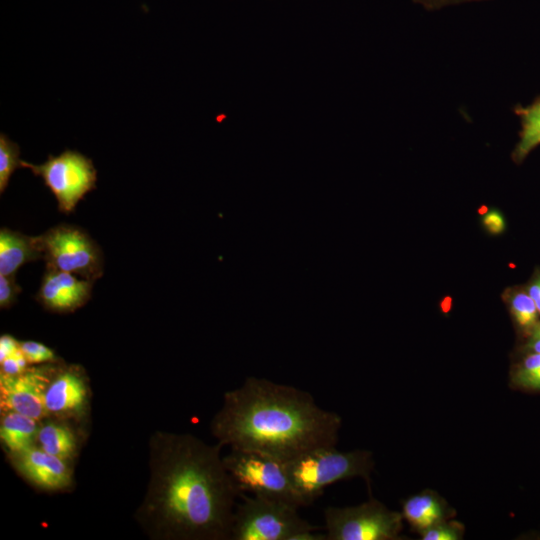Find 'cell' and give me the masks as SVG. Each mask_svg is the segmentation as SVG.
Returning a JSON list of instances; mask_svg holds the SVG:
<instances>
[{"instance_id": "cell-4", "label": "cell", "mask_w": 540, "mask_h": 540, "mask_svg": "<svg viewBox=\"0 0 540 540\" xmlns=\"http://www.w3.org/2000/svg\"><path fill=\"white\" fill-rule=\"evenodd\" d=\"M230 540H327L287 502L240 493Z\"/></svg>"}, {"instance_id": "cell-3", "label": "cell", "mask_w": 540, "mask_h": 540, "mask_svg": "<svg viewBox=\"0 0 540 540\" xmlns=\"http://www.w3.org/2000/svg\"><path fill=\"white\" fill-rule=\"evenodd\" d=\"M286 471L303 506L312 504L325 489L336 482L363 478L371 495L373 454L368 450L338 451L335 446L321 447L285 463Z\"/></svg>"}, {"instance_id": "cell-11", "label": "cell", "mask_w": 540, "mask_h": 540, "mask_svg": "<svg viewBox=\"0 0 540 540\" xmlns=\"http://www.w3.org/2000/svg\"><path fill=\"white\" fill-rule=\"evenodd\" d=\"M14 456L19 472L38 487L46 490H60L71 483V470L66 459L33 446Z\"/></svg>"}, {"instance_id": "cell-13", "label": "cell", "mask_w": 540, "mask_h": 540, "mask_svg": "<svg viewBox=\"0 0 540 540\" xmlns=\"http://www.w3.org/2000/svg\"><path fill=\"white\" fill-rule=\"evenodd\" d=\"M401 514L411 530L419 534L439 522L452 519L456 511L438 493L426 489L405 499Z\"/></svg>"}, {"instance_id": "cell-18", "label": "cell", "mask_w": 540, "mask_h": 540, "mask_svg": "<svg viewBox=\"0 0 540 540\" xmlns=\"http://www.w3.org/2000/svg\"><path fill=\"white\" fill-rule=\"evenodd\" d=\"M37 441L40 448L54 456L67 459L76 447L73 432L64 424L49 422L38 429Z\"/></svg>"}, {"instance_id": "cell-12", "label": "cell", "mask_w": 540, "mask_h": 540, "mask_svg": "<svg viewBox=\"0 0 540 540\" xmlns=\"http://www.w3.org/2000/svg\"><path fill=\"white\" fill-rule=\"evenodd\" d=\"M87 399V388L83 376L76 368L60 371L50 380L44 394L48 413L77 412Z\"/></svg>"}, {"instance_id": "cell-7", "label": "cell", "mask_w": 540, "mask_h": 540, "mask_svg": "<svg viewBox=\"0 0 540 540\" xmlns=\"http://www.w3.org/2000/svg\"><path fill=\"white\" fill-rule=\"evenodd\" d=\"M223 462L240 493L248 492L303 507L285 463L261 453L239 449H231L223 457Z\"/></svg>"}, {"instance_id": "cell-28", "label": "cell", "mask_w": 540, "mask_h": 540, "mask_svg": "<svg viewBox=\"0 0 540 540\" xmlns=\"http://www.w3.org/2000/svg\"><path fill=\"white\" fill-rule=\"evenodd\" d=\"M525 338L523 352L540 353V321Z\"/></svg>"}, {"instance_id": "cell-17", "label": "cell", "mask_w": 540, "mask_h": 540, "mask_svg": "<svg viewBox=\"0 0 540 540\" xmlns=\"http://www.w3.org/2000/svg\"><path fill=\"white\" fill-rule=\"evenodd\" d=\"M37 420L15 411H6L0 425V437L13 454L32 446L38 432Z\"/></svg>"}, {"instance_id": "cell-16", "label": "cell", "mask_w": 540, "mask_h": 540, "mask_svg": "<svg viewBox=\"0 0 540 540\" xmlns=\"http://www.w3.org/2000/svg\"><path fill=\"white\" fill-rule=\"evenodd\" d=\"M501 297L516 330L526 337L540 321L533 299L524 286L507 287Z\"/></svg>"}, {"instance_id": "cell-10", "label": "cell", "mask_w": 540, "mask_h": 540, "mask_svg": "<svg viewBox=\"0 0 540 540\" xmlns=\"http://www.w3.org/2000/svg\"><path fill=\"white\" fill-rule=\"evenodd\" d=\"M93 283L77 275L46 267L35 298L49 311L72 312L88 302Z\"/></svg>"}, {"instance_id": "cell-8", "label": "cell", "mask_w": 540, "mask_h": 540, "mask_svg": "<svg viewBox=\"0 0 540 540\" xmlns=\"http://www.w3.org/2000/svg\"><path fill=\"white\" fill-rule=\"evenodd\" d=\"M21 167L42 178L56 198L59 211L66 214L96 188L97 170L93 161L77 150L66 149L57 156L49 155L42 164L22 160Z\"/></svg>"}, {"instance_id": "cell-1", "label": "cell", "mask_w": 540, "mask_h": 540, "mask_svg": "<svg viewBox=\"0 0 540 540\" xmlns=\"http://www.w3.org/2000/svg\"><path fill=\"white\" fill-rule=\"evenodd\" d=\"M140 518L158 538L230 540L240 492L220 452L191 434L157 433Z\"/></svg>"}, {"instance_id": "cell-24", "label": "cell", "mask_w": 540, "mask_h": 540, "mask_svg": "<svg viewBox=\"0 0 540 540\" xmlns=\"http://www.w3.org/2000/svg\"><path fill=\"white\" fill-rule=\"evenodd\" d=\"M483 229L492 236L501 235L506 230V219L497 208H491L481 217Z\"/></svg>"}, {"instance_id": "cell-5", "label": "cell", "mask_w": 540, "mask_h": 540, "mask_svg": "<svg viewBox=\"0 0 540 540\" xmlns=\"http://www.w3.org/2000/svg\"><path fill=\"white\" fill-rule=\"evenodd\" d=\"M34 239L46 267L91 281L102 277L103 252L96 241L79 226L58 224L34 236Z\"/></svg>"}, {"instance_id": "cell-22", "label": "cell", "mask_w": 540, "mask_h": 540, "mask_svg": "<svg viewBox=\"0 0 540 540\" xmlns=\"http://www.w3.org/2000/svg\"><path fill=\"white\" fill-rule=\"evenodd\" d=\"M19 347L28 363L54 362L57 357L52 349L36 341H19Z\"/></svg>"}, {"instance_id": "cell-21", "label": "cell", "mask_w": 540, "mask_h": 540, "mask_svg": "<svg viewBox=\"0 0 540 540\" xmlns=\"http://www.w3.org/2000/svg\"><path fill=\"white\" fill-rule=\"evenodd\" d=\"M464 525L455 520L439 522L419 533L422 540H460L464 537Z\"/></svg>"}, {"instance_id": "cell-6", "label": "cell", "mask_w": 540, "mask_h": 540, "mask_svg": "<svg viewBox=\"0 0 540 540\" xmlns=\"http://www.w3.org/2000/svg\"><path fill=\"white\" fill-rule=\"evenodd\" d=\"M327 540H398L403 516L369 496V500L348 507L324 509Z\"/></svg>"}, {"instance_id": "cell-9", "label": "cell", "mask_w": 540, "mask_h": 540, "mask_svg": "<svg viewBox=\"0 0 540 540\" xmlns=\"http://www.w3.org/2000/svg\"><path fill=\"white\" fill-rule=\"evenodd\" d=\"M48 376L47 367L27 369L14 376L1 375V407L38 421L48 413L44 401L45 390L50 382Z\"/></svg>"}, {"instance_id": "cell-23", "label": "cell", "mask_w": 540, "mask_h": 540, "mask_svg": "<svg viewBox=\"0 0 540 540\" xmlns=\"http://www.w3.org/2000/svg\"><path fill=\"white\" fill-rule=\"evenodd\" d=\"M21 292V287L17 284L15 274H0V307L3 309L11 307L17 300Z\"/></svg>"}, {"instance_id": "cell-19", "label": "cell", "mask_w": 540, "mask_h": 540, "mask_svg": "<svg viewBox=\"0 0 540 540\" xmlns=\"http://www.w3.org/2000/svg\"><path fill=\"white\" fill-rule=\"evenodd\" d=\"M512 386L526 391H540V353H524L510 371Z\"/></svg>"}, {"instance_id": "cell-27", "label": "cell", "mask_w": 540, "mask_h": 540, "mask_svg": "<svg viewBox=\"0 0 540 540\" xmlns=\"http://www.w3.org/2000/svg\"><path fill=\"white\" fill-rule=\"evenodd\" d=\"M19 349V341L10 335H2L0 338V362Z\"/></svg>"}, {"instance_id": "cell-26", "label": "cell", "mask_w": 540, "mask_h": 540, "mask_svg": "<svg viewBox=\"0 0 540 540\" xmlns=\"http://www.w3.org/2000/svg\"><path fill=\"white\" fill-rule=\"evenodd\" d=\"M524 287L533 299L540 314V269L534 271L532 277Z\"/></svg>"}, {"instance_id": "cell-15", "label": "cell", "mask_w": 540, "mask_h": 540, "mask_svg": "<svg viewBox=\"0 0 540 540\" xmlns=\"http://www.w3.org/2000/svg\"><path fill=\"white\" fill-rule=\"evenodd\" d=\"M514 113L520 120L521 128L511 158L519 165L540 145V96L526 106L516 105Z\"/></svg>"}, {"instance_id": "cell-29", "label": "cell", "mask_w": 540, "mask_h": 540, "mask_svg": "<svg viewBox=\"0 0 540 540\" xmlns=\"http://www.w3.org/2000/svg\"><path fill=\"white\" fill-rule=\"evenodd\" d=\"M417 3L422 4L427 9H438L444 6L473 2V1H482V0H414Z\"/></svg>"}, {"instance_id": "cell-20", "label": "cell", "mask_w": 540, "mask_h": 540, "mask_svg": "<svg viewBox=\"0 0 540 540\" xmlns=\"http://www.w3.org/2000/svg\"><path fill=\"white\" fill-rule=\"evenodd\" d=\"M20 147L4 133L0 134V193L6 190L14 171L21 167Z\"/></svg>"}, {"instance_id": "cell-2", "label": "cell", "mask_w": 540, "mask_h": 540, "mask_svg": "<svg viewBox=\"0 0 540 540\" xmlns=\"http://www.w3.org/2000/svg\"><path fill=\"white\" fill-rule=\"evenodd\" d=\"M342 418L294 386L248 377L227 391L211 422L222 446L264 454L287 463L306 452L335 446Z\"/></svg>"}, {"instance_id": "cell-25", "label": "cell", "mask_w": 540, "mask_h": 540, "mask_svg": "<svg viewBox=\"0 0 540 540\" xmlns=\"http://www.w3.org/2000/svg\"><path fill=\"white\" fill-rule=\"evenodd\" d=\"M0 363L1 375L6 376H14L23 373L27 370V365L29 364L20 349Z\"/></svg>"}, {"instance_id": "cell-14", "label": "cell", "mask_w": 540, "mask_h": 540, "mask_svg": "<svg viewBox=\"0 0 540 540\" xmlns=\"http://www.w3.org/2000/svg\"><path fill=\"white\" fill-rule=\"evenodd\" d=\"M42 258L35 239L19 231L0 230V274H15L23 264Z\"/></svg>"}]
</instances>
